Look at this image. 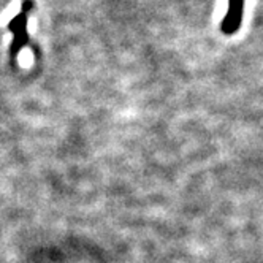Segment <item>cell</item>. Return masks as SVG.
Segmentation results:
<instances>
[{
	"mask_svg": "<svg viewBox=\"0 0 263 263\" xmlns=\"http://www.w3.org/2000/svg\"><path fill=\"white\" fill-rule=\"evenodd\" d=\"M244 5H246V0H229L227 13H225L220 23V32L223 35L232 36L241 29L244 17Z\"/></svg>",
	"mask_w": 263,
	"mask_h": 263,
	"instance_id": "2",
	"label": "cell"
},
{
	"mask_svg": "<svg viewBox=\"0 0 263 263\" xmlns=\"http://www.w3.org/2000/svg\"><path fill=\"white\" fill-rule=\"evenodd\" d=\"M35 4L33 0H23L21 11L17 13L8 24V30L13 33V42L10 46V59L14 64L20 51L26 46H29L30 36L27 32V23H29V13L33 10Z\"/></svg>",
	"mask_w": 263,
	"mask_h": 263,
	"instance_id": "1",
	"label": "cell"
}]
</instances>
